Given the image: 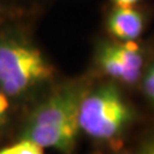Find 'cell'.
Masks as SVG:
<instances>
[{"instance_id": "obj_4", "label": "cell", "mask_w": 154, "mask_h": 154, "mask_svg": "<svg viewBox=\"0 0 154 154\" xmlns=\"http://www.w3.org/2000/svg\"><path fill=\"white\" fill-rule=\"evenodd\" d=\"M144 61L143 48L137 41H105L96 55L97 65L105 75L129 87L143 77Z\"/></svg>"}, {"instance_id": "obj_2", "label": "cell", "mask_w": 154, "mask_h": 154, "mask_svg": "<svg viewBox=\"0 0 154 154\" xmlns=\"http://www.w3.org/2000/svg\"><path fill=\"white\" fill-rule=\"evenodd\" d=\"M136 119V112L116 82L86 91L79 106V128L97 142L120 145Z\"/></svg>"}, {"instance_id": "obj_7", "label": "cell", "mask_w": 154, "mask_h": 154, "mask_svg": "<svg viewBox=\"0 0 154 154\" xmlns=\"http://www.w3.org/2000/svg\"><path fill=\"white\" fill-rule=\"evenodd\" d=\"M14 154H45L42 147L28 139H23L22 142L11 146Z\"/></svg>"}, {"instance_id": "obj_9", "label": "cell", "mask_w": 154, "mask_h": 154, "mask_svg": "<svg viewBox=\"0 0 154 154\" xmlns=\"http://www.w3.org/2000/svg\"><path fill=\"white\" fill-rule=\"evenodd\" d=\"M138 154H154V142L153 140H149L140 146Z\"/></svg>"}, {"instance_id": "obj_6", "label": "cell", "mask_w": 154, "mask_h": 154, "mask_svg": "<svg viewBox=\"0 0 154 154\" xmlns=\"http://www.w3.org/2000/svg\"><path fill=\"white\" fill-rule=\"evenodd\" d=\"M142 89L147 98L154 103V63L147 67L142 77Z\"/></svg>"}, {"instance_id": "obj_10", "label": "cell", "mask_w": 154, "mask_h": 154, "mask_svg": "<svg viewBox=\"0 0 154 154\" xmlns=\"http://www.w3.org/2000/svg\"><path fill=\"white\" fill-rule=\"evenodd\" d=\"M116 6H137L142 0H111Z\"/></svg>"}, {"instance_id": "obj_12", "label": "cell", "mask_w": 154, "mask_h": 154, "mask_svg": "<svg viewBox=\"0 0 154 154\" xmlns=\"http://www.w3.org/2000/svg\"><path fill=\"white\" fill-rule=\"evenodd\" d=\"M153 142H154V140H153Z\"/></svg>"}, {"instance_id": "obj_5", "label": "cell", "mask_w": 154, "mask_h": 154, "mask_svg": "<svg viewBox=\"0 0 154 154\" xmlns=\"http://www.w3.org/2000/svg\"><path fill=\"white\" fill-rule=\"evenodd\" d=\"M147 11L137 6L112 7L105 18L107 32L118 41H136L147 25Z\"/></svg>"}, {"instance_id": "obj_1", "label": "cell", "mask_w": 154, "mask_h": 154, "mask_svg": "<svg viewBox=\"0 0 154 154\" xmlns=\"http://www.w3.org/2000/svg\"><path fill=\"white\" fill-rule=\"evenodd\" d=\"M87 90L81 85H70L57 89L39 105L29 119L24 139L44 147L71 154L80 131L78 113Z\"/></svg>"}, {"instance_id": "obj_3", "label": "cell", "mask_w": 154, "mask_h": 154, "mask_svg": "<svg viewBox=\"0 0 154 154\" xmlns=\"http://www.w3.org/2000/svg\"><path fill=\"white\" fill-rule=\"evenodd\" d=\"M54 67L41 51L26 42L0 41V89L8 96H20L50 80Z\"/></svg>"}, {"instance_id": "obj_11", "label": "cell", "mask_w": 154, "mask_h": 154, "mask_svg": "<svg viewBox=\"0 0 154 154\" xmlns=\"http://www.w3.org/2000/svg\"><path fill=\"white\" fill-rule=\"evenodd\" d=\"M0 154H14V153L11 151V147H8V149H0Z\"/></svg>"}, {"instance_id": "obj_8", "label": "cell", "mask_w": 154, "mask_h": 154, "mask_svg": "<svg viewBox=\"0 0 154 154\" xmlns=\"http://www.w3.org/2000/svg\"><path fill=\"white\" fill-rule=\"evenodd\" d=\"M8 109H9L8 98H7V96L2 91H0V125H1V122L4 121Z\"/></svg>"}]
</instances>
